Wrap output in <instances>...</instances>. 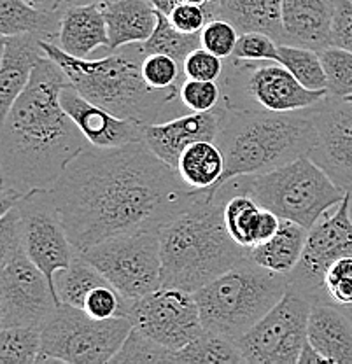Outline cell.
Segmentation results:
<instances>
[{"instance_id": "13", "label": "cell", "mask_w": 352, "mask_h": 364, "mask_svg": "<svg viewBox=\"0 0 352 364\" xmlns=\"http://www.w3.org/2000/svg\"><path fill=\"white\" fill-rule=\"evenodd\" d=\"M128 317L135 329L172 350H179L206 331L195 293L174 287H160L142 298L128 299Z\"/></svg>"}, {"instance_id": "15", "label": "cell", "mask_w": 352, "mask_h": 364, "mask_svg": "<svg viewBox=\"0 0 352 364\" xmlns=\"http://www.w3.org/2000/svg\"><path fill=\"white\" fill-rule=\"evenodd\" d=\"M16 207L23 223L26 254L44 272L55 291V273L69 267L78 250L67 235L51 191L28 193Z\"/></svg>"}, {"instance_id": "38", "label": "cell", "mask_w": 352, "mask_h": 364, "mask_svg": "<svg viewBox=\"0 0 352 364\" xmlns=\"http://www.w3.org/2000/svg\"><path fill=\"white\" fill-rule=\"evenodd\" d=\"M82 310L95 318L128 317V299L112 284H104L88 294Z\"/></svg>"}, {"instance_id": "34", "label": "cell", "mask_w": 352, "mask_h": 364, "mask_svg": "<svg viewBox=\"0 0 352 364\" xmlns=\"http://www.w3.org/2000/svg\"><path fill=\"white\" fill-rule=\"evenodd\" d=\"M176 350L166 348L146 336L139 329H132L128 338L121 345L117 354L111 359L114 364H174Z\"/></svg>"}, {"instance_id": "43", "label": "cell", "mask_w": 352, "mask_h": 364, "mask_svg": "<svg viewBox=\"0 0 352 364\" xmlns=\"http://www.w3.org/2000/svg\"><path fill=\"white\" fill-rule=\"evenodd\" d=\"M169 18L183 32L198 33L202 32L203 26L210 20V14L209 9H207V4L198 6V4L183 2L174 9V13Z\"/></svg>"}, {"instance_id": "26", "label": "cell", "mask_w": 352, "mask_h": 364, "mask_svg": "<svg viewBox=\"0 0 352 364\" xmlns=\"http://www.w3.org/2000/svg\"><path fill=\"white\" fill-rule=\"evenodd\" d=\"M63 11H43L25 0H0V32L2 36L32 33L41 41L56 44Z\"/></svg>"}, {"instance_id": "23", "label": "cell", "mask_w": 352, "mask_h": 364, "mask_svg": "<svg viewBox=\"0 0 352 364\" xmlns=\"http://www.w3.org/2000/svg\"><path fill=\"white\" fill-rule=\"evenodd\" d=\"M210 20L223 18L240 33L263 32L286 44L282 28V0H214L207 2Z\"/></svg>"}, {"instance_id": "40", "label": "cell", "mask_w": 352, "mask_h": 364, "mask_svg": "<svg viewBox=\"0 0 352 364\" xmlns=\"http://www.w3.org/2000/svg\"><path fill=\"white\" fill-rule=\"evenodd\" d=\"M200 36H202V48L226 60L233 55L240 32L230 21L223 18H212L203 26Z\"/></svg>"}, {"instance_id": "41", "label": "cell", "mask_w": 352, "mask_h": 364, "mask_svg": "<svg viewBox=\"0 0 352 364\" xmlns=\"http://www.w3.org/2000/svg\"><path fill=\"white\" fill-rule=\"evenodd\" d=\"M233 58L252 60V62H279V43L263 32H244L238 37Z\"/></svg>"}, {"instance_id": "37", "label": "cell", "mask_w": 352, "mask_h": 364, "mask_svg": "<svg viewBox=\"0 0 352 364\" xmlns=\"http://www.w3.org/2000/svg\"><path fill=\"white\" fill-rule=\"evenodd\" d=\"M142 75L149 86L156 90H166L172 86L181 85L179 81L183 77V67L177 60L172 56L160 55V53H153V55H146L142 60Z\"/></svg>"}, {"instance_id": "32", "label": "cell", "mask_w": 352, "mask_h": 364, "mask_svg": "<svg viewBox=\"0 0 352 364\" xmlns=\"http://www.w3.org/2000/svg\"><path fill=\"white\" fill-rule=\"evenodd\" d=\"M279 62L282 63L305 88L328 90L326 72L319 51L304 46L279 44Z\"/></svg>"}, {"instance_id": "31", "label": "cell", "mask_w": 352, "mask_h": 364, "mask_svg": "<svg viewBox=\"0 0 352 364\" xmlns=\"http://www.w3.org/2000/svg\"><path fill=\"white\" fill-rule=\"evenodd\" d=\"M261 205L249 193L238 189L225 202V223L230 235L244 249L256 245V226H258Z\"/></svg>"}, {"instance_id": "6", "label": "cell", "mask_w": 352, "mask_h": 364, "mask_svg": "<svg viewBox=\"0 0 352 364\" xmlns=\"http://www.w3.org/2000/svg\"><path fill=\"white\" fill-rule=\"evenodd\" d=\"M286 273L260 267L247 256L195 293L203 328L237 343L284 294Z\"/></svg>"}, {"instance_id": "47", "label": "cell", "mask_w": 352, "mask_h": 364, "mask_svg": "<svg viewBox=\"0 0 352 364\" xmlns=\"http://www.w3.org/2000/svg\"><path fill=\"white\" fill-rule=\"evenodd\" d=\"M151 4L154 6V9L158 11V13L165 14V16H170V14L174 13V9H176L179 4H183L184 0H149Z\"/></svg>"}, {"instance_id": "49", "label": "cell", "mask_w": 352, "mask_h": 364, "mask_svg": "<svg viewBox=\"0 0 352 364\" xmlns=\"http://www.w3.org/2000/svg\"><path fill=\"white\" fill-rule=\"evenodd\" d=\"M116 0H63V9L69 6H107Z\"/></svg>"}, {"instance_id": "18", "label": "cell", "mask_w": 352, "mask_h": 364, "mask_svg": "<svg viewBox=\"0 0 352 364\" xmlns=\"http://www.w3.org/2000/svg\"><path fill=\"white\" fill-rule=\"evenodd\" d=\"M60 102L82 135L95 147H119L144 140V127L132 119H123L107 109L93 104L69 85L60 93Z\"/></svg>"}, {"instance_id": "11", "label": "cell", "mask_w": 352, "mask_h": 364, "mask_svg": "<svg viewBox=\"0 0 352 364\" xmlns=\"http://www.w3.org/2000/svg\"><path fill=\"white\" fill-rule=\"evenodd\" d=\"M316 299L287 286L281 301L252 326L237 347L247 364H294L309 333L310 310Z\"/></svg>"}, {"instance_id": "2", "label": "cell", "mask_w": 352, "mask_h": 364, "mask_svg": "<svg viewBox=\"0 0 352 364\" xmlns=\"http://www.w3.org/2000/svg\"><path fill=\"white\" fill-rule=\"evenodd\" d=\"M69 85L62 67L49 56H41L23 93L2 119V189L23 196L51 191L72 159L90 146L60 102V93Z\"/></svg>"}, {"instance_id": "27", "label": "cell", "mask_w": 352, "mask_h": 364, "mask_svg": "<svg viewBox=\"0 0 352 364\" xmlns=\"http://www.w3.org/2000/svg\"><path fill=\"white\" fill-rule=\"evenodd\" d=\"M177 172L189 188L196 191H212L225 173V154L214 140H198L181 154Z\"/></svg>"}, {"instance_id": "14", "label": "cell", "mask_w": 352, "mask_h": 364, "mask_svg": "<svg viewBox=\"0 0 352 364\" xmlns=\"http://www.w3.org/2000/svg\"><path fill=\"white\" fill-rule=\"evenodd\" d=\"M346 256H352L351 193L336 205L331 215L324 214L309 230L300 261L287 273L289 286L304 291L314 299L326 296L323 291L324 275L335 261Z\"/></svg>"}, {"instance_id": "28", "label": "cell", "mask_w": 352, "mask_h": 364, "mask_svg": "<svg viewBox=\"0 0 352 364\" xmlns=\"http://www.w3.org/2000/svg\"><path fill=\"white\" fill-rule=\"evenodd\" d=\"M104 284L111 282L79 252L75 254L69 267L55 273L56 298L60 299V303L78 309H82L88 294Z\"/></svg>"}, {"instance_id": "45", "label": "cell", "mask_w": 352, "mask_h": 364, "mask_svg": "<svg viewBox=\"0 0 352 364\" xmlns=\"http://www.w3.org/2000/svg\"><path fill=\"white\" fill-rule=\"evenodd\" d=\"M281 223H282V219L279 218L275 212L261 207L258 226H256V244L267 242L268 238L274 237V235L279 231V228H281Z\"/></svg>"}, {"instance_id": "30", "label": "cell", "mask_w": 352, "mask_h": 364, "mask_svg": "<svg viewBox=\"0 0 352 364\" xmlns=\"http://www.w3.org/2000/svg\"><path fill=\"white\" fill-rule=\"evenodd\" d=\"M146 55L160 53V55L172 56L174 60L181 63L186 60V56L195 49L202 48V36L198 33H186L177 28L169 16L158 13V25L154 28L153 36L142 43Z\"/></svg>"}, {"instance_id": "51", "label": "cell", "mask_w": 352, "mask_h": 364, "mask_svg": "<svg viewBox=\"0 0 352 364\" xmlns=\"http://www.w3.org/2000/svg\"><path fill=\"white\" fill-rule=\"evenodd\" d=\"M206 2H214V0H206Z\"/></svg>"}, {"instance_id": "29", "label": "cell", "mask_w": 352, "mask_h": 364, "mask_svg": "<svg viewBox=\"0 0 352 364\" xmlns=\"http://www.w3.org/2000/svg\"><path fill=\"white\" fill-rule=\"evenodd\" d=\"M244 363L237 343L228 338L203 331L174 354V364H238Z\"/></svg>"}, {"instance_id": "33", "label": "cell", "mask_w": 352, "mask_h": 364, "mask_svg": "<svg viewBox=\"0 0 352 364\" xmlns=\"http://www.w3.org/2000/svg\"><path fill=\"white\" fill-rule=\"evenodd\" d=\"M41 348V329L14 326L0 331V364H37Z\"/></svg>"}, {"instance_id": "7", "label": "cell", "mask_w": 352, "mask_h": 364, "mask_svg": "<svg viewBox=\"0 0 352 364\" xmlns=\"http://www.w3.org/2000/svg\"><path fill=\"white\" fill-rule=\"evenodd\" d=\"M237 189L249 193L263 208L310 230L347 191L310 156H300L258 176L238 177Z\"/></svg>"}, {"instance_id": "36", "label": "cell", "mask_w": 352, "mask_h": 364, "mask_svg": "<svg viewBox=\"0 0 352 364\" xmlns=\"http://www.w3.org/2000/svg\"><path fill=\"white\" fill-rule=\"evenodd\" d=\"M179 97L189 112H207L221 104L223 91L219 81L184 79L181 82Z\"/></svg>"}, {"instance_id": "21", "label": "cell", "mask_w": 352, "mask_h": 364, "mask_svg": "<svg viewBox=\"0 0 352 364\" xmlns=\"http://www.w3.org/2000/svg\"><path fill=\"white\" fill-rule=\"evenodd\" d=\"M338 306L326 296L317 298L310 310L306 338L328 363L352 364V321Z\"/></svg>"}, {"instance_id": "22", "label": "cell", "mask_w": 352, "mask_h": 364, "mask_svg": "<svg viewBox=\"0 0 352 364\" xmlns=\"http://www.w3.org/2000/svg\"><path fill=\"white\" fill-rule=\"evenodd\" d=\"M56 46L75 58L92 60L98 49L109 53V32L100 6H69L63 9Z\"/></svg>"}, {"instance_id": "17", "label": "cell", "mask_w": 352, "mask_h": 364, "mask_svg": "<svg viewBox=\"0 0 352 364\" xmlns=\"http://www.w3.org/2000/svg\"><path fill=\"white\" fill-rule=\"evenodd\" d=\"M225 107L221 104L207 112H186L174 119L144 127V142L166 165L177 170L181 154L198 140H218Z\"/></svg>"}, {"instance_id": "19", "label": "cell", "mask_w": 352, "mask_h": 364, "mask_svg": "<svg viewBox=\"0 0 352 364\" xmlns=\"http://www.w3.org/2000/svg\"><path fill=\"white\" fill-rule=\"evenodd\" d=\"M336 0H282L286 44L321 49L331 46Z\"/></svg>"}, {"instance_id": "35", "label": "cell", "mask_w": 352, "mask_h": 364, "mask_svg": "<svg viewBox=\"0 0 352 364\" xmlns=\"http://www.w3.org/2000/svg\"><path fill=\"white\" fill-rule=\"evenodd\" d=\"M321 62L326 72L328 93L333 97L347 98L352 95V51L336 46L319 51Z\"/></svg>"}, {"instance_id": "50", "label": "cell", "mask_w": 352, "mask_h": 364, "mask_svg": "<svg viewBox=\"0 0 352 364\" xmlns=\"http://www.w3.org/2000/svg\"><path fill=\"white\" fill-rule=\"evenodd\" d=\"M184 2H189V4H198V6H203V4H207L206 0H184Z\"/></svg>"}, {"instance_id": "39", "label": "cell", "mask_w": 352, "mask_h": 364, "mask_svg": "<svg viewBox=\"0 0 352 364\" xmlns=\"http://www.w3.org/2000/svg\"><path fill=\"white\" fill-rule=\"evenodd\" d=\"M323 291L329 301L336 305H352V256L340 257L328 268L323 279Z\"/></svg>"}, {"instance_id": "5", "label": "cell", "mask_w": 352, "mask_h": 364, "mask_svg": "<svg viewBox=\"0 0 352 364\" xmlns=\"http://www.w3.org/2000/svg\"><path fill=\"white\" fill-rule=\"evenodd\" d=\"M218 146L225 154V173L212 196L244 176L270 172L300 156H309L317 132L309 112L228 111L225 109Z\"/></svg>"}, {"instance_id": "53", "label": "cell", "mask_w": 352, "mask_h": 364, "mask_svg": "<svg viewBox=\"0 0 352 364\" xmlns=\"http://www.w3.org/2000/svg\"><path fill=\"white\" fill-rule=\"evenodd\" d=\"M351 196H352V193H351Z\"/></svg>"}, {"instance_id": "12", "label": "cell", "mask_w": 352, "mask_h": 364, "mask_svg": "<svg viewBox=\"0 0 352 364\" xmlns=\"http://www.w3.org/2000/svg\"><path fill=\"white\" fill-rule=\"evenodd\" d=\"M58 305L48 277L30 259L25 245L0 254V328L43 331Z\"/></svg>"}, {"instance_id": "9", "label": "cell", "mask_w": 352, "mask_h": 364, "mask_svg": "<svg viewBox=\"0 0 352 364\" xmlns=\"http://www.w3.org/2000/svg\"><path fill=\"white\" fill-rule=\"evenodd\" d=\"M134 329L130 317L95 318L78 306L60 303L44 326L39 363H111Z\"/></svg>"}, {"instance_id": "24", "label": "cell", "mask_w": 352, "mask_h": 364, "mask_svg": "<svg viewBox=\"0 0 352 364\" xmlns=\"http://www.w3.org/2000/svg\"><path fill=\"white\" fill-rule=\"evenodd\" d=\"M102 9L111 43L109 51L146 43L158 25V11L149 0H116Z\"/></svg>"}, {"instance_id": "1", "label": "cell", "mask_w": 352, "mask_h": 364, "mask_svg": "<svg viewBox=\"0 0 352 364\" xmlns=\"http://www.w3.org/2000/svg\"><path fill=\"white\" fill-rule=\"evenodd\" d=\"M200 193L141 140L119 147L86 146L51 189V198L72 245L82 252L121 233L160 231Z\"/></svg>"}, {"instance_id": "8", "label": "cell", "mask_w": 352, "mask_h": 364, "mask_svg": "<svg viewBox=\"0 0 352 364\" xmlns=\"http://www.w3.org/2000/svg\"><path fill=\"white\" fill-rule=\"evenodd\" d=\"M221 105L228 111L297 112L323 100L328 90H309L281 62L225 60Z\"/></svg>"}, {"instance_id": "25", "label": "cell", "mask_w": 352, "mask_h": 364, "mask_svg": "<svg viewBox=\"0 0 352 364\" xmlns=\"http://www.w3.org/2000/svg\"><path fill=\"white\" fill-rule=\"evenodd\" d=\"M309 230L294 221L282 219L277 233L267 242L247 249V257L260 267L277 273H289L300 261Z\"/></svg>"}, {"instance_id": "20", "label": "cell", "mask_w": 352, "mask_h": 364, "mask_svg": "<svg viewBox=\"0 0 352 364\" xmlns=\"http://www.w3.org/2000/svg\"><path fill=\"white\" fill-rule=\"evenodd\" d=\"M44 55L39 37L32 33L2 36L0 56V119L7 116L11 105L23 93L37 62Z\"/></svg>"}, {"instance_id": "3", "label": "cell", "mask_w": 352, "mask_h": 364, "mask_svg": "<svg viewBox=\"0 0 352 364\" xmlns=\"http://www.w3.org/2000/svg\"><path fill=\"white\" fill-rule=\"evenodd\" d=\"M41 46L79 93L123 119L147 127L189 112L181 102V85L166 90L147 85L142 75V44L123 46L92 60L75 58L49 41H41Z\"/></svg>"}, {"instance_id": "42", "label": "cell", "mask_w": 352, "mask_h": 364, "mask_svg": "<svg viewBox=\"0 0 352 364\" xmlns=\"http://www.w3.org/2000/svg\"><path fill=\"white\" fill-rule=\"evenodd\" d=\"M225 70V58L214 55L209 49L198 48L191 51L183 62V74L196 81H219Z\"/></svg>"}, {"instance_id": "48", "label": "cell", "mask_w": 352, "mask_h": 364, "mask_svg": "<svg viewBox=\"0 0 352 364\" xmlns=\"http://www.w3.org/2000/svg\"><path fill=\"white\" fill-rule=\"evenodd\" d=\"M25 2L43 11H63V0H25Z\"/></svg>"}, {"instance_id": "16", "label": "cell", "mask_w": 352, "mask_h": 364, "mask_svg": "<svg viewBox=\"0 0 352 364\" xmlns=\"http://www.w3.org/2000/svg\"><path fill=\"white\" fill-rule=\"evenodd\" d=\"M306 112L317 132L309 156L343 191L352 193V100L328 93Z\"/></svg>"}, {"instance_id": "10", "label": "cell", "mask_w": 352, "mask_h": 364, "mask_svg": "<svg viewBox=\"0 0 352 364\" xmlns=\"http://www.w3.org/2000/svg\"><path fill=\"white\" fill-rule=\"evenodd\" d=\"M81 254L127 299L161 287L160 231L142 230L102 240Z\"/></svg>"}, {"instance_id": "46", "label": "cell", "mask_w": 352, "mask_h": 364, "mask_svg": "<svg viewBox=\"0 0 352 364\" xmlns=\"http://www.w3.org/2000/svg\"><path fill=\"white\" fill-rule=\"evenodd\" d=\"M298 363L302 364H312V363H328V359L324 358L323 354H319V352L316 350V348L312 347V343H310L309 338H306L304 348H302V354L300 358H298Z\"/></svg>"}, {"instance_id": "44", "label": "cell", "mask_w": 352, "mask_h": 364, "mask_svg": "<svg viewBox=\"0 0 352 364\" xmlns=\"http://www.w3.org/2000/svg\"><path fill=\"white\" fill-rule=\"evenodd\" d=\"M331 46L352 51V0H336L331 26Z\"/></svg>"}, {"instance_id": "4", "label": "cell", "mask_w": 352, "mask_h": 364, "mask_svg": "<svg viewBox=\"0 0 352 364\" xmlns=\"http://www.w3.org/2000/svg\"><path fill=\"white\" fill-rule=\"evenodd\" d=\"M161 287L196 293L247 256L225 223V202L202 191L160 228Z\"/></svg>"}, {"instance_id": "52", "label": "cell", "mask_w": 352, "mask_h": 364, "mask_svg": "<svg viewBox=\"0 0 352 364\" xmlns=\"http://www.w3.org/2000/svg\"><path fill=\"white\" fill-rule=\"evenodd\" d=\"M347 98H349V100H352V95H351V97H347Z\"/></svg>"}]
</instances>
